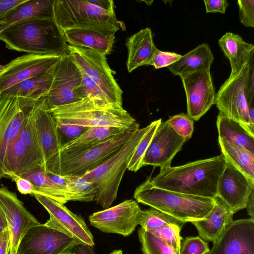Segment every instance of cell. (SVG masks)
Returning a JSON list of instances; mask_svg holds the SVG:
<instances>
[{
	"label": "cell",
	"instance_id": "47",
	"mask_svg": "<svg viewBox=\"0 0 254 254\" xmlns=\"http://www.w3.org/2000/svg\"><path fill=\"white\" fill-rule=\"evenodd\" d=\"M26 0H0V19Z\"/></svg>",
	"mask_w": 254,
	"mask_h": 254
},
{
	"label": "cell",
	"instance_id": "20",
	"mask_svg": "<svg viewBox=\"0 0 254 254\" xmlns=\"http://www.w3.org/2000/svg\"><path fill=\"white\" fill-rule=\"evenodd\" d=\"M186 141L166 122H161L143 158L141 167L149 165L162 168L171 166L173 158Z\"/></svg>",
	"mask_w": 254,
	"mask_h": 254
},
{
	"label": "cell",
	"instance_id": "19",
	"mask_svg": "<svg viewBox=\"0 0 254 254\" xmlns=\"http://www.w3.org/2000/svg\"><path fill=\"white\" fill-rule=\"evenodd\" d=\"M219 178L217 196L229 206L232 212L246 208L249 197L254 191V182L226 160Z\"/></svg>",
	"mask_w": 254,
	"mask_h": 254
},
{
	"label": "cell",
	"instance_id": "43",
	"mask_svg": "<svg viewBox=\"0 0 254 254\" xmlns=\"http://www.w3.org/2000/svg\"><path fill=\"white\" fill-rule=\"evenodd\" d=\"M56 124L62 142L64 138L65 139L64 143L79 137L90 128V127L76 125L62 124L57 122Z\"/></svg>",
	"mask_w": 254,
	"mask_h": 254
},
{
	"label": "cell",
	"instance_id": "11",
	"mask_svg": "<svg viewBox=\"0 0 254 254\" xmlns=\"http://www.w3.org/2000/svg\"><path fill=\"white\" fill-rule=\"evenodd\" d=\"M38 139L43 151L46 173L61 175V150L63 146L55 119L42 98L32 104Z\"/></svg>",
	"mask_w": 254,
	"mask_h": 254
},
{
	"label": "cell",
	"instance_id": "24",
	"mask_svg": "<svg viewBox=\"0 0 254 254\" xmlns=\"http://www.w3.org/2000/svg\"><path fill=\"white\" fill-rule=\"evenodd\" d=\"M126 45L128 52L127 67L129 72L140 66L148 65L157 48L149 27L142 29L128 37Z\"/></svg>",
	"mask_w": 254,
	"mask_h": 254
},
{
	"label": "cell",
	"instance_id": "45",
	"mask_svg": "<svg viewBox=\"0 0 254 254\" xmlns=\"http://www.w3.org/2000/svg\"><path fill=\"white\" fill-rule=\"evenodd\" d=\"M206 13H225L229 5L226 0H204Z\"/></svg>",
	"mask_w": 254,
	"mask_h": 254
},
{
	"label": "cell",
	"instance_id": "53",
	"mask_svg": "<svg viewBox=\"0 0 254 254\" xmlns=\"http://www.w3.org/2000/svg\"><path fill=\"white\" fill-rule=\"evenodd\" d=\"M8 230L5 214L0 207V233Z\"/></svg>",
	"mask_w": 254,
	"mask_h": 254
},
{
	"label": "cell",
	"instance_id": "2",
	"mask_svg": "<svg viewBox=\"0 0 254 254\" xmlns=\"http://www.w3.org/2000/svg\"><path fill=\"white\" fill-rule=\"evenodd\" d=\"M0 40L11 50L62 57L67 54L63 33L53 19H36L0 30Z\"/></svg>",
	"mask_w": 254,
	"mask_h": 254
},
{
	"label": "cell",
	"instance_id": "56",
	"mask_svg": "<svg viewBox=\"0 0 254 254\" xmlns=\"http://www.w3.org/2000/svg\"><path fill=\"white\" fill-rule=\"evenodd\" d=\"M3 66L4 65H2L0 64V70H1L3 68Z\"/></svg>",
	"mask_w": 254,
	"mask_h": 254
},
{
	"label": "cell",
	"instance_id": "41",
	"mask_svg": "<svg viewBox=\"0 0 254 254\" xmlns=\"http://www.w3.org/2000/svg\"><path fill=\"white\" fill-rule=\"evenodd\" d=\"M209 251L207 242L199 236L188 237L181 244L179 254H207Z\"/></svg>",
	"mask_w": 254,
	"mask_h": 254
},
{
	"label": "cell",
	"instance_id": "40",
	"mask_svg": "<svg viewBox=\"0 0 254 254\" xmlns=\"http://www.w3.org/2000/svg\"><path fill=\"white\" fill-rule=\"evenodd\" d=\"M166 123L179 135L188 141L192 134L194 121L187 114L181 113L170 116Z\"/></svg>",
	"mask_w": 254,
	"mask_h": 254
},
{
	"label": "cell",
	"instance_id": "52",
	"mask_svg": "<svg viewBox=\"0 0 254 254\" xmlns=\"http://www.w3.org/2000/svg\"><path fill=\"white\" fill-rule=\"evenodd\" d=\"M73 254H95L93 247L88 246L79 245Z\"/></svg>",
	"mask_w": 254,
	"mask_h": 254
},
{
	"label": "cell",
	"instance_id": "15",
	"mask_svg": "<svg viewBox=\"0 0 254 254\" xmlns=\"http://www.w3.org/2000/svg\"><path fill=\"white\" fill-rule=\"evenodd\" d=\"M34 102L0 93V180L6 178L4 162L7 147L19 130L26 113Z\"/></svg>",
	"mask_w": 254,
	"mask_h": 254
},
{
	"label": "cell",
	"instance_id": "35",
	"mask_svg": "<svg viewBox=\"0 0 254 254\" xmlns=\"http://www.w3.org/2000/svg\"><path fill=\"white\" fill-rule=\"evenodd\" d=\"M63 176L68 185L69 201L91 202L95 200L96 191L90 182L80 176Z\"/></svg>",
	"mask_w": 254,
	"mask_h": 254
},
{
	"label": "cell",
	"instance_id": "10",
	"mask_svg": "<svg viewBox=\"0 0 254 254\" xmlns=\"http://www.w3.org/2000/svg\"><path fill=\"white\" fill-rule=\"evenodd\" d=\"M82 80L80 70L67 54L54 66L53 79L47 94L42 98L51 111L80 100L76 90Z\"/></svg>",
	"mask_w": 254,
	"mask_h": 254
},
{
	"label": "cell",
	"instance_id": "57",
	"mask_svg": "<svg viewBox=\"0 0 254 254\" xmlns=\"http://www.w3.org/2000/svg\"><path fill=\"white\" fill-rule=\"evenodd\" d=\"M8 254H11L10 251H9V253Z\"/></svg>",
	"mask_w": 254,
	"mask_h": 254
},
{
	"label": "cell",
	"instance_id": "5",
	"mask_svg": "<svg viewBox=\"0 0 254 254\" xmlns=\"http://www.w3.org/2000/svg\"><path fill=\"white\" fill-rule=\"evenodd\" d=\"M50 112L57 122L90 127L127 128L136 123L123 107L114 106L95 98H86Z\"/></svg>",
	"mask_w": 254,
	"mask_h": 254
},
{
	"label": "cell",
	"instance_id": "26",
	"mask_svg": "<svg viewBox=\"0 0 254 254\" xmlns=\"http://www.w3.org/2000/svg\"><path fill=\"white\" fill-rule=\"evenodd\" d=\"M34 170L36 168L24 144L16 134L6 150L4 162L6 178L14 181L17 177H21Z\"/></svg>",
	"mask_w": 254,
	"mask_h": 254
},
{
	"label": "cell",
	"instance_id": "22",
	"mask_svg": "<svg viewBox=\"0 0 254 254\" xmlns=\"http://www.w3.org/2000/svg\"><path fill=\"white\" fill-rule=\"evenodd\" d=\"M116 32L110 29L87 28L68 29L63 34L67 45L92 49L106 56L112 51Z\"/></svg>",
	"mask_w": 254,
	"mask_h": 254
},
{
	"label": "cell",
	"instance_id": "28",
	"mask_svg": "<svg viewBox=\"0 0 254 254\" xmlns=\"http://www.w3.org/2000/svg\"><path fill=\"white\" fill-rule=\"evenodd\" d=\"M213 60L209 46L203 43L182 56L168 68L173 74L181 76L185 73L210 69Z\"/></svg>",
	"mask_w": 254,
	"mask_h": 254
},
{
	"label": "cell",
	"instance_id": "36",
	"mask_svg": "<svg viewBox=\"0 0 254 254\" xmlns=\"http://www.w3.org/2000/svg\"><path fill=\"white\" fill-rule=\"evenodd\" d=\"M137 221L138 225L148 231L168 225H183L184 224L171 216L152 207L147 210L141 209Z\"/></svg>",
	"mask_w": 254,
	"mask_h": 254
},
{
	"label": "cell",
	"instance_id": "48",
	"mask_svg": "<svg viewBox=\"0 0 254 254\" xmlns=\"http://www.w3.org/2000/svg\"><path fill=\"white\" fill-rule=\"evenodd\" d=\"M48 177L51 180L58 185L64 192L68 201V187L63 176L53 173H47Z\"/></svg>",
	"mask_w": 254,
	"mask_h": 254
},
{
	"label": "cell",
	"instance_id": "4",
	"mask_svg": "<svg viewBox=\"0 0 254 254\" xmlns=\"http://www.w3.org/2000/svg\"><path fill=\"white\" fill-rule=\"evenodd\" d=\"M151 126L137 129L122 147L105 162L80 176L90 182L96 193L95 200L107 209L116 200L123 177L135 147Z\"/></svg>",
	"mask_w": 254,
	"mask_h": 254
},
{
	"label": "cell",
	"instance_id": "33",
	"mask_svg": "<svg viewBox=\"0 0 254 254\" xmlns=\"http://www.w3.org/2000/svg\"><path fill=\"white\" fill-rule=\"evenodd\" d=\"M218 140L225 159L254 182V152L220 138Z\"/></svg>",
	"mask_w": 254,
	"mask_h": 254
},
{
	"label": "cell",
	"instance_id": "21",
	"mask_svg": "<svg viewBox=\"0 0 254 254\" xmlns=\"http://www.w3.org/2000/svg\"><path fill=\"white\" fill-rule=\"evenodd\" d=\"M207 254H254V220H233Z\"/></svg>",
	"mask_w": 254,
	"mask_h": 254
},
{
	"label": "cell",
	"instance_id": "49",
	"mask_svg": "<svg viewBox=\"0 0 254 254\" xmlns=\"http://www.w3.org/2000/svg\"><path fill=\"white\" fill-rule=\"evenodd\" d=\"M10 251V237L8 230L0 233V254H8Z\"/></svg>",
	"mask_w": 254,
	"mask_h": 254
},
{
	"label": "cell",
	"instance_id": "14",
	"mask_svg": "<svg viewBox=\"0 0 254 254\" xmlns=\"http://www.w3.org/2000/svg\"><path fill=\"white\" fill-rule=\"evenodd\" d=\"M61 57L27 54L13 59L0 70V93L26 79L46 73Z\"/></svg>",
	"mask_w": 254,
	"mask_h": 254
},
{
	"label": "cell",
	"instance_id": "39",
	"mask_svg": "<svg viewBox=\"0 0 254 254\" xmlns=\"http://www.w3.org/2000/svg\"><path fill=\"white\" fill-rule=\"evenodd\" d=\"M183 225L171 224L149 231L179 252L182 238L180 232Z\"/></svg>",
	"mask_w": 254,
	"mask_h": 254
},
{
	"label": "cell",
	"instance_id": "51",
	"mask_svg": "<svg viewBox=\"0 0 254 254\" xmlns=\"http://www.w3.org/2000/svg\"><path fill=\"white\" fill-rule=\"evenodd\" d=\"M246 208L250 218L254 220V191L249 197Z\"/></svg>",
	"mask_w": 254,
	"mask_h": 254
},
{
	"label": "cell",
	"instance_id": "50",
	"mask_svg": "<svg viewBox=\"0 0 254 254\" xmlns=\"http://www.w3.org/2000/svg\"><path fill=\"white\" fill-rule=\"evenodd\" d=\"M89 2L107 11L114 12V4L112 0H92Z\"/></svg>",
	"mask_w": 254,
	"mask_h": 254
},
{
	"label": "cell",
	"instance_id": "13",
	"mask_svg": "<svg viewBox=\"0 0 254 254\" xmlns=\"http://www.w3.org/2000/svg\"><path fill=\"white\" fill-rule=\"evenodd\" d=\"M78 246L74 239L40 223L27 232L16 254H73Z\"/></svg>",
	"mask_w": 254,
	"mask_h": 254
},
{
	"label": "cell",
	"instance_id": "44",
	"mask_svg": "<svg viewBox=\"0 0 254 254\" xmlns=\"http://www.w3.org/2000/svg\"><path fill=\"white\" fill-rule=\"evenodd\" d=\"M239 17L246 27H254V0H238Z\"/></svg>",
	"mask_w": 254,
	"mask_h": 254
},
{
	"label": "cell",
	"instance_id": "30",
	"mask_svg": "<svg viewBox=\"0 0 254 254\" xmlns=\"http://www.w3.org/2000/svg\"><path fill=\"white\" fill-rule=\"evenodd\" d=\"M216 126L218 138L254 152V133L241 123L219 113Z\"/></svg>",
	"mask_w": 254,
	"mask_h": 254
},
{
	"label": "cell",
	"instance_id": "8",
	"mask_svg": "<svg viewBox=\"0 0 254 254\" xmlns=\"http://www.w3.org/2000/svg\"><path fill=\"white\" fill-rule=\"evenodd\" d=\"M67 53L79 69L97 85L108 104L122 107L123 91L114 78L115 72L109 66L105 55L69 45Z\"/></svg>",
	"mask_w": 254,
	"mask_h": 254
},
{
	"label": "cell",
	"instance_id": "34",
	"mask_svg": "<svg viewBox=\"0 0 254 254\" xmlns=\"http://www.w3.org/2000/svg\"><path fill=\"white\" fill-rule=\"evenodd\" d=\"M30 181L34 186V194H40L65 204L68 200L64 190L48 177L43 168L32 171L22 177Z\"/></svg>",
	"mask_w": 254,
	"mask_h": 254
},
{
	"label": "cell",
	"instance_id": "16",
	"mask_svg": "<svg viewBox=\"0 0 254 254\" xmlns=\"http://www.w3.org/2000/svg\"><path fill=\"white\" fill-rule=\"evenodd\" d=\"M141 210L138 202L127 199L111 207L94 212L89 217L91 226L101 232L127 237L138 225Z\"/></svg>",
	"mask_w": 254,
	"mask_h": 254
},
{
	"label": "cell",
	"instance_id": "6",
	"mask_svg": "<svg viewBox=\"0 0 254 254\" xmlns=\"http://www.w3.org/2000/svg\"><path fill=\"white\" fill-rule=\"evenodd\" d=\"M254 57L233 72L216 94L215 104L221 113L254 133L248 106L254 105Z\"/></svg>",
	"mask_w": 254,
	"mask_h": 254
},
{
	"label": "cell",
	"instance_id": "42",
	"mask_svg": "<svg viewBox=\"0 0 254 254\" xmlns=\"http://www.w3.org/2000/svg\"><path fill=\"white\" fill-rule=\"evenodd\" d=\"M182 57V55L174 52L162 51L156 48L148 65H153L156 69L168 67L176 62Z\"/></svg>",
	"mask_w": 254,
	"mask_h": 254
},
{
	"label": "cell",
	"instance_id": "27",
	"mask_svg": "<svg viewBox=\"0 0 254 254\" xmlns=\"http://www.w3.org/2000/svg\"><path fill=\"white\" fill-rule=\"evenodd\" d=\"M218 44L229 60L231 72L235 71L254 57V46L246 42L239 35L227 32Z\"/></svg>",
	"mask_w": 254,
	"mask_h": 254
},
{
	"label": "cell",
	"instance_id": "37",
	"mask_svg": "<svg viewBox=\"0 0 254 254\" xmlns=\"http://www.w3.org/2000/svg\"><path fill=\"white\" fill-rule=\"evenodd\" d=\"M138 235L143 254H179V252L159 237L141 227Z\"/></svg>",
	"mask_w": 254,
	"mask_h": 254
},
{
	"label": "cell",
	"instance_id": "54",
	"mask_svg": "<svg viewBox=\"0 0 254 254\" xmlns=\"http://www.w3.org/2000/svg\"><path fill=\"white\" fill-rule=\"evenodd\" d=\"M109 254H123V251L122 250H116L112 251Z\"/></svg>",
	"mask_w": 254,
	"mask_h": 254
},
{
	"label": "cell",
	"instance_id": "9",
	"mask_svg": "<svg viewBox=\"0 0 254 254\" xmlns=\"http://www.w3.org/2000/svg\"><path fill=\"white\" fill-rule=\"evenodd\" d=\"M139 128L136 123L119 134L85 150L61 154V175L81 176L91 171L116 153Z\"/></svg>",
	"mask_w": 254,
	"mask_h": 254
},
{
	"label": "cell",
	"instance_id": "17",
	"mask_svg": "<svg viewBox=\"0 0 254 254\" xmlns=\"http://www.w3.org/2000/svg\"><path fill=\"white\" fill-rule=\"evenodd\" d=\"M180 76L186 93L187 114L197 121L215 104L216 93L210 69L185 73Z\"/></svg>",
	"mask_w": 254,
	"mask_h": 254
},
{
	"label": "cell",
	"instance_id": "23",
	"mask_svg": "<svg viewBox=\"0 0 254 254\" xmlns=\"http://www.w3.org/2000/svg\"><path fill=\"white\" fill-rule=\"evenodd\" d=\"M213 207L204 219L191 222L199 237L205 242L214 243L219 239L226 227L233 220L234 214L218 196L214 198Z\"/></svg>",
	"mask_w": 254,
	"mask_h": 254
},
{
	"label": "cell",
	"instance_id": "18",
	"mask_svg": "<svg viewBox=\"0 0 254 254\" xmlns=\"http://www.w3.org/2000/svg\"><path fill=\"white\" fill-rule=\"evenodd\" d=\"M0 207L7 223L10 254H16L19 243L27 232L40 223L25 208L17 195L5 187L0 188Z\"/></svg>",
	"mask_w": 254,
	"mask_h": 254
},
{
	"label": "cell",
	"instance_id": "29",
	"mask_svg": "<svg viewBox=\"0 0 254 254\" xmlns=\"http://www.w3.org/2000/svg\"><path fill=\"white\" fill-rule=\"evenodd\" d=\"M128 127H91L79 137L64 143L61 150V154L74 153L83 151L119 134Z\"/></svg>",
	"mask_w": 254,
	"mask_h": 254
},
{
	"label": "cell",
	"instance_id": "55",
	"mask_svg": "<svg viewBox=\"0 0 254 254\" xmlns=\"http://www.w3.org/2000/svg\"><path fill=\"white\" fill-rule=\"evenodd\" d=\"M4 24V23L1 21V20H0V27H1L2 26H3Z\"/></svg>",
	"mask_w": 254,
	"mask_h": 254
},
{
	"label": "cell",
	"instance_id": "25",
	"mask_svg": "<svg viewBox=\"0 0 254 254\" xmlns=\"http://www.w3.org/2000/svg\"><path fill=\"white\" fill-rule=\"evenodd\" d=\"M54 0H26L0 19L1 30L16 23L36 19H53Z\"/></svg>",
	"mask_w": 254,
	"mask_h": 254
},
{
	"label": "cell",
	"instance_id": "46",
	"mask_svg": "<svg viewBox=\"0 0 254 254\" xmlns=\"http://www.w3.org/2000/svg\"><path fill=\"white\" fill-rule=\"evenodd\" d=\"M14 181L16 183L17 190L23 194L33 195L35 191V189L33 184L28 180L19 177L16 178Z\"/></svg>",
	"mask_w": 254,
	"mask_h": 254
},
{
	"label": "cell",
	"instance_id": "32",
	"mask_svg": "<svg viewBox=\"0 0 254 254\" xmlns=\"http://www.w3.org/2000/svg\"><path fill=\"white\" fill-rule=\"evenodd\" d=\"M54 67L46 73L26 79L1 94L17 96L21 99L32 101L45 97L52 84Z\"/></svg>",
	"mask_w": 254,
	"mask_h": 254
},
{
	"label": "cell",
	"instance_id": "1",
	"mask_svg": "<svg viewBox=\"0 0 254 254\" xmlns=\"http://www.w3.org/2000/svg\"><path fill=\"white\" fill-rule=\"evenodd\" d=\"M226 159L220 155L176 166L160 168L155 177H149L154 187L189 195L214 198Z\"/></svg>",
	"mask_w": 254,
	"mask_h": 254
},
{
	"label": "cell",
	"instance_id": "7",
	"mask_svg": "<svg viewBox=\"0 0 254 254\" xmlns=\"http://www.w3.org/2000/svg\"><path fill=\"white\" fill-rule=\"evenodd\" d=\"M53 20L59 29L94 28L119 31L125 27L115 12L104 10L88 0H54Z\"/></svg>",
	"mask_w": 254,
	"mask_h": 254
},
{
	"label": "cell",
	"instance_id": "38",
	"mask_svg": "<svg viewBox=\"0 0 254 254\" xmlns=\"http://www.w3.org/2000/svg\"><path fill=\"white\" fill-rule=\"evenodd\" d=\"M161 122V119H160L151 122L150 128L143 136L133 152L129 160L127 169L136 172L142 167L143 158L156 130Z\"/></svg>",
	"mask_w": 254,
	"mask_h": 254
},
{
	"label": "cell",
	"instance_id": "12",
	"mask_svg": "<svg viewBox=\"0 0 254 254\" xmlns=\"http://www.w3.org/2000/svg\"><path fill=\"white\" fill-rule=\"evenodd\" d=\"M50 215L44 224L74 239L79 245L93 247V236L84 220L64 204L40 194H34Z\"/></svg>",
	"mask_w": 254,
	"mask_h": 254
},
{
	"label": "cell",
	"instance_id": "3",
	"mask_svg": "<svg viewBox=\"0 0 254 254\" xmlns=\"http://www.w3.org/2000/svg\"><path fill=\"white\" fill-rule=\"evenodd\" d=\"M138 203L150 206L183 223L204 219L213 207V198L189 195L153 186L149 177L135 189Z\"/></svg>",
	"mask_w": 254,
	"mask_h": 254
},
{
	"label": "cell",
	"instance_id": "31",
	"mask_svg": "<svg viewBox=\"0 0 254 254\" xmlns=\"http://www.w3.org/2000/svg\"><path fill=\"white\" fill-rule=\"evenodd\" d=\"M32 104L27 110L17 134L24 144L36 169L43 168L45 170L44 158L35 125Z\"/></svg>",
	"mask_w": 254,
	"mask_h": 254
}]
</instances>
